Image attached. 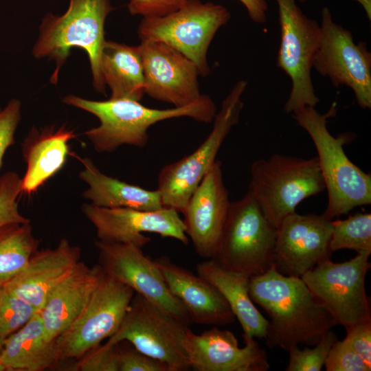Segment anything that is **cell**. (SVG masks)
<instances>
[{
  "label": "cell",
  "instance_id": "cell-7",
  "mask_svg": "<svg viewBox=\"0 0 371 371\" xmlns=\"http://www.w3.org/2000/svg\"><path fill=\"white\" fill-rule=\"evenodd\" d=\"M230 19L223 5L200 0H188L177 10L158 17H143L138 27L141 41L164 43L196 65L200 76H207L210 67L207 51L217 31Z\"/></svg>",
  "mask_w": 371,
  "mask_h": 371
},
{
  "label": "cell",
  "instance_id": "cell-1",
  "mask_svg": "<svg viewBox=\"0 0 371 371\" xmlns=\"http://www.w3.org/2000/svg\"><path fill=\"white\" fill-rule=\"evenodd\" d=\"M249 294L270 318L265 337L270 348L314 346L337 325L301 278L283 275L273 265L249 278Z\"/></svg>",
  "mask_w": 371,
  "mask_h": 371
},
{
  "label": "cell",
  "instance_id": "cell-28",
  "mask_svg": "<svg viewBox=\"0 0 371 371\" xmlns=\"http://www.w3.org/2000/svg\"><path fill=\"white\" fill-rule=\"evenodd\" d=\"M38 244L30 222L0 227V286L25 267Z\"/></svg>",
  "mask_w": 371,
  "mask_h": 371
},
{
  "label": "cell",
  "instance_id": "cell-20",
  "mask_svg": "<svg viewBox=\"0 0 371 371\" xmlns=\"http://www.w3.org/2000/svg\"><path fill=\"white\" fill-rule=\"evenodd\" d=\"M80 258V248L62 239L55 248L35 251L25 267L3 286L39 312Z\"/></svg>",
  "mask_w": 371,
  "mask_h": 371
},
{
  "label": "cell",
  "instance_id": "cell-10",
  "mask_svg": "<svg viewBox=\"0 0 371 371\" xmlns=\"http://www.w3.org/2000/svg\"><path fill=\"white\" fill-rule=\"evenodd\" d=\"M278 6L281 41L277 65L291 80V89L284 110L292 113L319 102L311 78L313 60L319 48L321 28L306 16L296 0H276Z\"/></svg>",
  "mask_w": 371,
  "mask_h": 371
},
{
  "label": "cell",
  "instance_id": "cell-6",
  "mask_svg": "<svg viewBox=\"0 0 371 371\" xmlns=\"http://www.w3.org/2000/svg\"><path fill=\"white\" fill-rule=\"evenodd\" d=\"M277 236L251 193L231 202L215 256L223 268L251 278L273 265Z\"/></svg>",
  "mask_w": 371,
  "mask_h": 371
},
{
  "label": "cell",
  "instance_id": "cell-23",
  "mask_svg": "<svg viewBox=\"0 0 371 371\" xmlns=\"http://www.w3.org/2000/svg\"><path fill=\"white\" fill-rule=\"evenodd\" d=\"M197 274L212 284L229 304L243 330V335L265 339L269 320L255 306L249 294V278L227 270L214 259L197 264Z\"/></svg>",
  "mask_w": 371,
  "mask_h": 371
},
{
  "label": "cell",
  "instance_id": "cell-42",
  "mask_svg": "<svg viewBox=\"0 0 371 371\" xmlns=\"http://www.w3.org/2000/svg\"><path fill=\"white\" fill-rule=\"evenodd\" d=\"M4 340L0 338V356L3 350Z\"/></svg>",
  "mask_w": 371,
  "mask_h": 371
},
{
  "label": "cell",
  "instance_id": "cell-27",
  "mask_svg": "<svg viewBox=\"0 0 371 371\" xmlns=\"http://www.w3.org/2000/svg\"><path fill=\"white\" fill-rule=\"evenodd\" d=\"M100 68L110 99L140 101L144 93V76L140 46L106 41L102 50Z\"/></svg>",
  "mask_w": 371,
  "mask_h": 371
},
{
  "label": "cell",
  "instance_id": "cell-44",
  "mask_svg": "<svg viewBox=\"0 0 371 371\" xmlns=\"http://www.w3.org/2000/svg\"><path fill=\"white\" fill-rule=\"evenodd\" d=\"M0 111H1V109H0Z\"/></svg>",
  "mask_w": 371,
  "mask_h": 371
},
{
  "label": "cell",
  "instance_id": "cell-24",
  "mask_svg": "<svg viewBox=\"0 0 371 371\" xmlns=\"http://www.w3.org/2000/svg\"><path fill=\"white\" fill-rule=\"evenodd\" d=\"M59 360L56 339H49L39 312L4 339L0 361L8 370L42 371Z\"/></svg>",
  "mask_w": 371,
  "mask_h": 371
},
{
  "label": "cell",
  "instance_id": "cell-35",
  "mask_svg": "<svg viewBox=\"0 0 371 371\" xmlns=\"http://www.w3.org/2000/svg\"><path fill=\"white\" fill-rule=\"evenodd\" d=\"M118 371H170L161 361L148 357L132 347H120L117 344Z\"/></svg>",
  "mask_w": 371,
  "mask_h": 371
},
{
  "label": "cell",
  "instance_id": "cell-32",
  "mask_svg": "<svg viewBox=\"0 0 371 371\" xmlns=\"http://www.w3.org/2000/svg\"><path fill=\"white\" fill-rule=\"evenodd\" d=\"M21 193V179L14 172L0 178V227L11 223L30 222L19 211L17 199Z\"/></svg>",
  "mask_w": 371,
  "mask_h": 371
},
{
  "label": "cell",
  "instance_id": "cell-14",
  "mask_svg": "<svg viewBox=\"0 0 371 371\" xmlns=\"http://www.w3.org/2000/svg\"><path fill=\"white\" fill-rule=\"evenodd\" d=\"M98 265L109 276L130 286L151 302L188 325L190 318L183 304L170 293L155 261L131 243L97 240Z\"/></svg>",
  "mask_w": 371,
  "mask_h": 371
},
{
  "label": "cell",
  "instance_id": "cell-38",
  "mask_svg": "<svg viewBox=\"0 0 371 371\" xmlns=\"http://www.w3.org/2000/svg\"><path fill=\"white\" fill-rule=\"evenodd\" d=\"M346 330L345 338L371 367V320L358 323Z\"/></svg>",
  "mask_w": 371,
  "mask_h": 371
},
{
  "label": "cell",
  "instance_id": "cell-18",
  "mask_svg": "<svg viewBox=\"0 0 371 371\" xmlns=\"http://www.w3.org/2000/svg\"><path fill=\"white\" fill-rule=\"evenodd\" d=\"M231 202L222 164L216 160L190 197L183 211L186 234L196 253L207 259L217 251Z\"/></svg>",
  "mask_w": 371,
  "mask_h": 371
},
{
  "label": "cell",
  "instance_id": "cell-19",
  "mask_svg": "<svg viewBox=\"0 0 371 371\" xmlns=\"http://www.w3.org/2000/svg\"><path fill=\"white\" fill-rule=\"evenodd\" d=\"M240 348L235 335L213 326L197 335L189 328L183 346L191 369L195 371H267L265 350L254 337L243 335Z\"/></svg>",
  "mask_w": 371,
  "mask_h": 371
},
{
  "label": "cell",
  "instance_id": "cell-33",
  "mask_svg": "<svg viewBox=\"0 0 371 371\" xmlns=\"http://www.w3.org/2000/svg\"><path fill=\"white\" fill-rule=\"evenodd\" d=\"M326 371H370L363 358L352 348L346 338L337 340L326 359Z\"/></svg>",
  "mask_w": 371,
  "mask_h": 371
},
{
  "label": "cell",
  "instance_id": "cell-15",
  "mask_svg": "<svg viewBox=\"0 0 371 371\" xmlns=\"http://www.w3.org/2000/svg\"><path fill=\"white\" fill-rule=\"evenodd\" d=\"M82 210L93 225L100 240L131 243L140 248L150 242L144 232L176 239L184 245L189 242L186 227L179 212L163 207L156 210L129 207L107 208L84 204Z\"/></svg>",
  "mask_w": 371,
  "mask_h": 371
},
{
  "label": "cell",
  "instance_id": "cell-29",
  "mask_svg": "<svg viewBox=\"0 0 371 371\" xmlns=\"http://www.w3.org/2000/svg\"><path fill=\"white\" fill-rule=\"evenodd\" d=\"M331 252L348 249L371 253V214L357 213L346 219L332 221Z\"/></svg>",
  "mask_w": 371,
  "mask_h": 371
},
{
  "label": "cell",
  "instance_id": "cell-41",
  "mask_svg": "<svg viewBox=\"0 0 371 371\" xmlns=\"http://www.w3.org/2000/svg\"><path fill=\"white\" fill-rule=\"evenodd\" d=\"M8 370L5 366L0 361V371H5Z\"/></svg>",
  "mask_w": 371,
  "mask_h": 371
},
{
  "label": "cell",
  "instance_id": "cell-3",
  "mask_svg": "<svg viewBox=\"0 0 371 371\" xmlns=\"http://www.w3.org/2000/svg\"><path fill=\"white\" fill-rule=\"evenodd\" d=\"M334 102L325 113L313 106H304L293 117L311 137L317 151L321 173L328 192V205L322 214L332 220L356 207L371 203V175L363 172L347 157L344 145L351 141L352 133L333 136L327 128L328 119L336 115Z\"/></svg>",
  "mask_w": 371,
  "mask_h": 371
},
{
  "label": "cell",
  "instance_id": "cell-31",
  "mask_svg": "<svg viewBox=\"0 0 371 371\" xmlns=\"http://www.w3.org/2000/svg\"><path fill=\"white\" fill-rule=\"evenodd\" d=\"M338 339L336 334L328 330L313 348L304 347L300 350L297 346L289 350V361L286 371H320L324 366L329 351Z\"/></svg>",
  "mask_w": 371,
  "mask_h": 371
},
{
  "label": "cell",
  "instance_id": "cell-25",
  "mask_svg": "<svg viewBox=\"0 0 371 371\" xmlns=\"http://www.w3.org/2000/svg\"><path fill=\"white\" fill-rule=\"evenodd\" d=\"M80 178L87 185L85 199L91 204L107 208L129 207L156 210L163 207L159 192L122 181L102 173L89 158L80 159Z\"/></svg>",
  "mask_w": 371,
  "mask_h": 371
},
{
  "label": "cell",
  "instance_id": "cell-21",
  "mask_svg": "<svg viewBox=\"0 0 371 371\" xmlns=\"http://www.w3.org/2000/svg\"><path fill=\"white\" fill-rule=\"evenodd\" d=\"M170 293L183 304L191 322L223 326L236 317L220 291L209 281L162 256L154 260Z\"/></svg>",
  "mask_w": 371,
  "mask_h": 371
},
{
  "label": "cell",
  "instance_id": "cell-9",
  "mask_svg": "<svg viewBox=\"0 0 371 371\" xmlns=\"http://www.w3.org/2000/svg\"><path fill=\"white\" fill-rule=\"evenodd\" d=\"M188 328L187 324L135 293L121 324L106 342L126 341L170 371H186L190 367L183 341Z\"/></svg>",
  "mask_w": 371,
  "mask_h": 371
},
{
  "label": "cell",
  "instance_id": "cell-39",
  "mask_svg": "<svg viewBox=\"0 0 371 371\" xmlns=\"http://www.w3.org/2000/svg\"><path fill=\"white\" fill-rule=\"evenodd\" d=\"M246 8L250 19L256 23L266 21L268 5L266 0H238Z\"/></svg>",
  "mask_w": 371,
  "mask_h": 371
},
{
  "label": "cell",
  "instance_id": "cell-22",
  "mask_svg": "<svg viewBox=\"0 0 371 371\" xmlns=\"http://www.w3.org/2000/svg\"><path fill=\"white\" fill-rule=\"evenodd\" d=\"M102 272L98 265L90 268L80 261L52 292L39 311L49 339H56L81 313Z\"/></svg>",
  "mask_w": 371,
  "mask_h": 371
},
{
  "label": "cell",
  "instance_id": "cell-11",
  "mask_svg": "<svg viewBox=\"0 0 371 371\" xmlns=\"http://www.w3.org/2000/svg\"><path fill=\"white\" fill-rule=\"evenodd\" d=\"M370 252H357L350 260L327 258L301 276L312 293L346 330L371 320L365 278L370 268Z\"/></svg>",
  "mask_w": 371,
  "mask_h": 371
},
{
  "label": "cell",
  "instance_id": "cell-12",
  "mask_svg": "<svg viewBox=\"0 0 371 371\" xmlns=\"http://www.w3.org/2000/svg\"><path fill=\"white\" fill-rule=\"evenodd\" d=\"M134 294L130 286L103 271L83 311L56 339L59 360L80 359L111 337L121 324Z\"/></svg>",
  "mask_w": 371,
  "mask_h": 371
},
{
  "label": "cell",
  "instance_id": "cell-5",
  "mask_svg": "<svg viewBox=\"0 0 371 371\" xmlns=\"http://www.w3.org/2000/svg\"><path fill=\"white\" fill-rule=\"evenodd\" d=\"M249 191L276 228L304 199L325 190L317 157L274 154L252 163Z\"/></svg>",
  "mask_w": 371,
  "mask_h": 371
},
{
  "label": "cell",
  "instance_id": "cell-17",
  "mask_svg": "<svg viewBox=\"0 0 371 371\" xmlns=\"http://www.w3.org/2000/svg\"><path fill=\"white\" fill-rule=\"evenodd\" d=\"M332 220L323 214L286 216L277 228L273 265L280 273L301 278L323 260L330 258Z\"/></svg>",
  "mask_w": 371,
  "mask_h": 371
},
{
  "label": "cell",
  "instance_id": "cell-36",
  "mask_svg": "<svg viewBox=\"0 0 371 371\" xmlns=\"http://www.w3.org/2000/svg\"><path fill=\"white\" fill-rule=\"evenodd\" d=\"M20 117L21 103L16 99L10 100L0 111V168L5 150L14 143V133Z\"/></svg>",
  "mask_w": 371,
  "mask_h": 371
},
{
  "label": "cell",
  "instance_id": "cell-8",
  "mask_svg": "<svg viewBox=\"0 0 371 371\" xmlns=\"http://www.w3.org/2000/svg\"><path fill=\"white\" fill-rule=\"evenodd\" d=\"M247 86L239 80L223 100L214 118L212 130L192 153L162 168L158 188L163 207L183 212L192 194L215 162L225 139L239 120L243 107L242 95Z\"/></svg>",
  "mask_w": 371,
  "mask_h": 371
},
{
  "label": "cell",
  "instance_id": "cell-13",
  "mask_svg": "<svg viewBox=\"0 0 371 371\" xmlns=\"http://www.w3.org/2000/svg\"><path fill=\"white\" fill-rule=\"evenodd\" d=\"M321 38L313 60L321 76L335 87L351 89L361 109L371 108V53L364 41L355 43L350 31L335 23L330 10L322 11Z\"/></svg>",
  "mask_w": 371,
  "mask_h": 371
},
{
  "label": "cell",
  "instance_id": "cell-30",
  "mask_svg": "<svg viewBox=\"0 0 371 371\" xmlns=\"http://www.w3.org/2000/svg\"><path fill=\"white\" fill-rule=\"evenodd\" d=\"M38 312L31 304L0 286V338L5 339Z\"/></svg>",
  "mask_w": 371,
  "mask_h": 371
},
{
  "label": "cell",
  "instance_id": "cell-37",
  "mask_svg": "<svg viewBox=\"0 0 371 371\" xmlns=\"http://www.w3.org/2000/svg\"><path fill=\"white\" fill-rule=\"evenodd\" d=\"M188 0H130L128 10L132 15L158 17L181 8Z\"/></svg>",
  "mask_w": 371,
  "mask_h": 371
},
{
  "label": "cell",
  "instance_id": "cell-34",
  "mask_svg": "<svg viewBox=\"0 0 371 371\" xmlns=\"http://www.w3.org/2000/svg\"><path fill=\"white\" fill-rule=\"evenodd\" d=\"M75 370L80 371H118L117 344L106 342L78 359Z\"/></svg>",
  "mask_w": 371,
  "mask_h": 371
},
{
  "label": "cell",
  "instance_id": "cell-4",
  "mask_svg": "<svg viewBox=\"0 0 371 371\" xmlns=\"http://www.w3.org/2000/svg\"><path fill=\"white\" fill-rule=\"evenodd\" d=\"M110 0H70L67 10L61 16L47 14L40 27L38 38L33 48L38 58L55 60L56 67L51 82L58 74L72 47L82 48L88 54L95 90L105 93L101 68V54L104 39V23L113 10Z\"/></svg>",
  "mask_w": 371,
  "mask_h": 371
},
{
  "label": "cell",
  "instance_id": "cell-26",
  "mask_svg": "<svg viewBox=\"0 0 371 371\" xmlns=\"http://www.w3.org/2000/svg\"><path fill=\"white\" fill-rule=\"evenodd\" d=\"M73 131L61 127L56 131H37L24 144L27 170L21 179V192H34L64 166L69 154V142L75 137Z\"/></svg>",
  "mask_w": 371,
  "mask_h": 371
},
{
  "label": "cell",
  "instance_id": "cell-16",
  "mask_svg": "<svg viewBox=\"0 0 371 371\" xmlns=\"http://www.w3.org/2000/svg\"><path fill=\"white\" fill-rule=\"evenodd\" d=\"M144 93L150 98L182 107L202 95L198 67L188 58L168 45L142 41Z\"/></svg>",
  "mask_w": 371,
  "mask_h": 371
},
{
  "label": "cell",
  "instance_id": "cell-40",
  "mask_svg": "<svg viewBox=\"0 0 371 371\" xmlns=\"http://www.w3.org/2000/svg\"><path fill=\"white\" fill-rule=\"evenodd\" d=\"M357 1L363 8L367 17L371 19V0H355Z\"/></svg>",
  "mask_w": 371,
  "mask_h": 371
},
{
  "label": "cell",
  "instance_id": "cell-43",
  "mask_svg": "<svg viewBox=\"0 0 371 371\" xmlns=\"http://www.w3.org/2000/svg\"><path fill=\"white\" fill-rule=\"evenodd\" d=\"M301 3H305L307 1V0H298Z\"/></svg>",
  "mask_w": 371,
  "mask_h": 371
},
{
  "label": "cell",
  "instance_id": "cell-2",
  "mask_svg": "<svg viewBox=\"0 0 371 371\" xmlns=\"http://www.w3.org/2000/svg\"><path fill=\"white\" fill-rule=\"evenodd\" d=\"M64 102L95 115L100 125L85 132V135L99 153H111L123 144L138 148L148 142L149 128L160 121L188 117L197 122L210 123L216 114V106L207 95L182 107L166 109L145 106L131 99L93 101L76 95H67Z\"/></svg>",
  "mask_w": 371,
  "mask_h": 371
}]
</instances>
